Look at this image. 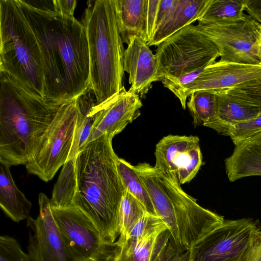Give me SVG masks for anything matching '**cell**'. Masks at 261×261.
I'll use <instances>...</instances> for the list:
<instances>
[{"label":"cell","mask_w":261,"mask_h":261,"mask_svg":"<svg viewBox=\"0 0 261 261\" xmlns=\"http://www.w3.org/2000/svg\"><path fill=\"white\" fill-rule=\"evenodd\" d=\"M0 72L44 97L41 56L18 0L0 1Z\"/></svg>","instance_id":"52a82bcc"},{"label":"cell","mask_w":261,"mask_h":261,"mask_svg":"<svg viewBox=\"0 0 261 261\" xmlns=\"http://www.w3.org/2000/svg\"><path fill=\"white\" fill-rule=\"evenodd\" d=\"M245 11L261 24V0H245Z\"/></svg>","instance_id":"e575fe53"},{"label":"cell","mask_w":261,"mask_h":261,"mask_svg":"<svg viewBox=\"0 0 261 261\" xmlns=\"http://www.w3.org/2000/svg\"><path fill=\"white\" fill-rule=\"evenodd\" d=\"M147 213L141 202L126 188L120 208L118 244L124 241L128 231Z\"/></svg>","instance_id":"83f0119b"},{"label":"cell","mask_w":261,"mask_h":261,"mask_svg":"<svg viewBox=\"0 0 261 261\" xmlns=\"http://www.w3.org/2000/svg\"><path fill=\"white\" fill-rule=\"evenodd\" d=\"M0 261H32L24 252L14 238L9 236L0 237Z\"/></svg>","instance_id":"1f68e13d"},{"label":"cell","mask_w":261,"mask_h":261,"mask_svg":"<svg viewBox=\"0 0 261 261\" xmlns=\"http://www.w3.org/2000/svg\"><path fill=\"white\" fill-rule=\"evenodd\" d=\"M53 9L55 11L73 16L74 11L77 5L75 0H53Z\"/></svg>","instance_id":"836d02e7"},{"label":"cell","mask_w":261,"mask_h":261,"mask_svg":"<svg viewBox=\"0 0 261 261\" xmlns=\"http://www.w3.org/2000/svg\"><path fill=\"white\" fill-rule=\"evenodd\" d=\"M0 72V162L26 165L38 152L62 105Z\"/></svg>","instance_id":"7a4b0ae2"},{"label":"cell","mask_w":261,"mask_h":261,"mask_svg":"<svg viewBox=\"0 0 261 261\" xmlns=\"http://www.w3.org/2000/svg\"><path fill=\"white\" fill-rule=\"evenodd\" d=\"M228 180L261 176V132L234 145L232 154L225 159Z\"/></svg>","instance_id":"ac0fdd59"},{"label":"cell","mask_w":261,"mask_h":261,"mask_svg":"<svg viewBox=\"0 0 261 261\" xmlns=\"http://www.w3.org/2000/svg\"><path fill=\"white\" fill-rule=\"evenodd\" d=\"M124 71L129 75L128 90L143 97L158 81V63L147 43L137 36L131 38L124 50Z\"/></svg>","instance_id":"2e32d148"},{"label":"cell","mask_w":261,"mask_h":261,"mask_svg":"<svg viewBox=\"0 0 261 261\" xmlns=\"http://www.w3.org/2000/svg\"><path fill=\"white\" fill-rule=\"evenodd\" d=\"M83 19L89 54V87L97 106L124 87V50L117 25L114 0L89 1Z\"/></svg>","instance_id":"5b68a950"},{"label":"cell","mask_w":261,"mask_h":261,"mask_svg":"<svg viewBox=\"0 0 261 261\" xmlns=\"http://www.w3.org/2000/svg\"><path fill=\"white\" fill-rule=\"evenodd\" d=\"M99 115L86 145L103 135L113 139L140 115V96L126 90L124 86L116 95L100 106Z\"/></svg>","instance_id":"5bb4252c"},{"label":"cell","mask_w":261,"mask_h":261,"mask_svg":"<svg viewBox=\"0 0 261 261\" xmlns=\"http://www.w3.org/2000/svg\"><path fill=\"white\" fill-rule=\"evenodd\" d=\"M212 0H176L174 6L155 31L150 46H158L182 28L198 21Z\"/></svg>","instance_id":"e0dca14e"},{"label":"cell","mask_w":261,"mask_h":261,"mask_svg":"<svg viewBox=\"0 0 261 261\" xmlns=\"http://www.w3.org/2000/svg\"><path fill=\"white\" fill-rule=\"evenodd\" d=\"M260 25L246 14L236 21L197 25L219 49L220 61L261 65Z\"/></svg>","instance_id":"8fae6325"},{"label":"cell","mask_w":261,"mask_h":261,"mask_svg":"<svg viewBox=\"0 0 261 261\" xmlns=\"http://www.w3.org/2000/svg\"><path fill=\"white\" fill-rule=\"evenodd\" d=\"M158 81L186 107V88L207 66L216 62L220 51L198 27L189 25L157 46Z\"/></svg>","instance_id":"8992f818"},{"label":"cell","mask_w":261,"mask_h":261,"mask_svg":"<svg viewBox=\"0 0 261 261\" xmlns=\"http://www.w3.org/2000/svg\"><path fill=\"white\" fill-rule=\"evenodd\" d=\"M39 213L36 219L30 217L27 225L29 233L28 254L32 261H79L62 237L54 217L50 200L40 193Z\"/></svg>","instance_id":"7c38bea8"},{"label":"cell","mask_w":261,"mask_h":261,"mask_svg":"<svg viewBox=\"0 0 261 261\" xmlns=\"http://www.w3.org/2000/svg\"><path fill=\"white\" fill-rule=\"evenodd\" d=\"M160 0H147V36L149 42L155 32Z\"/></svg>","instance_id":"d6a6232c"},{"label":"cell","mask_w":261,"mask_h":261,"mask_svg":"<svg viewBox=\"0 0 261 261\" xmlns=\"http://www.w3.org/2000/svg\"><path fill=\"white\" fill-rule=\"evenodd\" d=\"M77 116L75 99L60 107L45 134L37 153L25 165L29 173L41 180H50L68 159Z\"/></svg>","instance_id":"30bf717a"},{"label":"cell","mask_w":261,"mask_h":261,"mask_svg":"<svg viewBox=\"0 0 261 261\" xmlns=\"http://www.w3.org/2000/svg\"><path fill=\"white\" fill-rule=\"evenodd\" d=\"M260 132L261 115L251 120L228 125L218 133L229 137L235 145Z\"/></svg>","instance_id":"f546056e"},{"label":"cell","mask_w":261,"mask_h":261,"mask_svg":"<svg viewBox=\"0 0 261 261\" xmlns=\"http://www.w3.org/2000/svg\"><path fill=\"white\" fill-rule=\"evenodd\" d=\"M226 90L231 94L258 108L261 115V78Z\"/></svg>","instance_id":"4dcf8cb0"},{"label":"cell","mask_w":261,"mask_h":261,"mask_svg":"<svg viewBox=\"0 0 261 261\" xmlns=\"http://www.w3.org/2000/svg\"><path fill=\"white\" fill-rule=\"evenodd\" d=\"M245 0H212L202 17V23H226L242 19L246 14Z\"/></svg>","instance_id":"d4e9b609"},{"label":"cell","mask_w":261,"mask_h":261,"mask_svg":"<svg viewBox=\"0 0 261 261\" xmlns=\"http://www.w3.org/2000/svg\"><path fill=\"white\" fill-rule=\"evenodd\" d=\"M166 229H168V227L159 216L147 213L130 229L124 241L128 239H140Z\"/></svg>","instance_id":"f1b7e54d"},{"label":"cell","mask_w":261,"mask_h":261,"mask_svg":"<svg viewBox=\"0 0 261 261\" xmlns=\"http://www.w3.org/2000/svg\"><path fill=\"white\" fill-rule=\"evenodd\" d=\"M260 238L252 219L224 220L190 248L188 261H248Z\"/></svg>","instance_id":"ba28073f"},{"label":"cell","mask_w":261,"mask_h":261,"mask_svg":"<svg viewBox=\"0 0 261 261\" xmlns=\"http://www.w3.org/2000/svg\"><path fill=\"white\" fill-rule=\"evenodd\" d=\"M260 232H261V229H260Z\"/></svg>","instance_id":"ab89813d"},{"label":"cell","mask_w":261,"mask_h":261,"mask_svg":"<svg viewBox=\"0 0 261 261\" xmlns=\"http://www.w3.org/2000/svg\"><path fill=\"white\" fill-rule=\"evenodd\" d=\"M260 33H261V25H260Z\"/></svg>","instance_id":"74e56055"},{"label":"cell","mask_w":261,"mask_h":261,"mask_svg":"<svg viewBox=\"0 0 261 261\" xmlns=\"http://www.w3.org/2000/svg\"><path fill=\"white\" fill-rule=\"evenodd\" d=\"M171 238L166 229L138 240L127 239L117 243L120 249L115 261H160Z\"/></svg>","instance_id":"44dd1931"},{"label":"cell","mask_w":261,"mask_h":261,"mask_svg":"<svg viewBox=\"0 0 261 261\" xmlns=\"http://www.w3.org/2000/svg\"><path fill=\"white\" fill-rule=\"evenodd\" d=\"M216 105L215 91L199 90L191 94L187 106L195 127L203 126L214 117Z\"/></svg>","instance_id":"4316f807"},{"label":"cell","mask_w":261,"mask_h":261,"mask_svg":"<svg viewBox=\"0 0 261 261\" xmlns=\"http://www.w3.org/2000/svg\"><path fill=\"white\" fill-rule=\"evenodd\" d=\"M189 257V250L177 247L168 254L164 261H188Z\"/></svg>","instance_id":"d590c367"},{"label":"cell","mask_w":261,"mask_h":261,"mask_svg":"<svg viewBox=\"0 0 261 261\" xmlns=\"http://www.w3.org/2000/svg\"><path fill=\"white\" fill-rule=\"evenodd\" d=\"M9 168L1 164L0 206L10 219L19 222L30 217L32 203L16 186Z\"/></svg>","instance_id":"7402d4cb"},{"label":"cell","mask_w":261,"mask_h":261,"mask_svg":"<svg viewBox=\"0 0 261 261\" xmlns=\"http://www.w3.org/2000/svg\"><path fill=\"white\" fill-rule=\"evenodd\" d=\"M41 56L44 97L65 102L89 86L87 37L82 22L55 11L53 1L18 0Z\"/></svg>","instance_id":"6da1fadb"},{"label":"cell","mask_w":261,"mask_h":261,"mask_svg":"<svg viewBox=\"0 0 261 261\" xmlns=\"http://www.w3.org/2000/svg\"><path fill=\"white\" fill-rule=\"evenodd\" d=\"M118 31L127 45L134 36L147 43V0H114Z\"/></svg>","instance_id":"ffe728a7"},{"label":"cell","mask_w":261,"mask_h":261,"mask_svg":"<svg viewBox=\"0 0 261 261\" xmlns=\"http://www.w3.org/2000/svg\"><path fill=\"white\" fill-rule=\"evenodd\" d=\"M154 155V167L180 185L191 181L203 164L197 136H165L156 144Z\"/></svg>","instance_id":"4fadbf2b"},{"label":"cell","mask_w":261,"mask_h":261,"mask_svg":"<svg viewBox=\"0 0 261 261\" xmlns=\"http://www.w3.org/2000/svg\"><path fill=\"white\" fill-rule=\"evenodd\" d=\"M75 102L77 116L74 140L68 159L75 158L78 153L86 146L100 110L96 107L94 93L89 87L75 99Z\"/></svg>","instance_id":"603a6c76"},{"label":"cell","mask_w":261,"mask_h":261,"mask_svg":"<svg viewBox=\"0 0 261 261\" xmlns=\"http://www.w3.org/2000/svg\"><path fill=\"white\" fill-rule=\"evenodd\" d=\"M261 78V65L219 60L206 67L186 91L187 98L199 90L228 89L243 83Z\"/></svg>","instance_id":"9a60e30c"},{"label":"cell","mask_w":261,"mask_h":261,"mask_svg":"<svg viewBox=\"0 0 261 261\" xmlns=\"http://www.w3.org/2000/svg\"><path fill=\"white\" fill-rule=\"evenodd\" d=\"M249 261H261V238L254 246Z\"/></svg>","instance_id":"8d00e7d4"},{"label":"cell","mask_w":261,"mask_h":261,"mask_svg":"<svg viewBox=\"0 0 261 261\" xmlns=\"http://www.w3.org/2000/svg\"><path fill=\"white\" fill-rule=\"evenodd\" d=\"M250 256H251V255H250ZM249 259H250V258H249ZM248 261H249V260Z\"/></svg>","instance_id":"f35d334b"},{"label":"cell","mask_w":261,"mask_h":261,"mask_svg":"<svg viewBox=\"0 0 261 261\" xmlns=\"http://www.w3.org/2000/svg\"><path fill=\"white\" fill-rule=\"evenodd\" d=\"M75 158L67 160L63 165L50 199L51 206L64 208L73 206L77 188Z\"/></svg>","instance_id":"cb8c5ba5"},{"label":"cell","mask_w":261,"mask_h":261,"mask_svg":"<svg viewBox=\"0 0 261 261\" xmlns=\"http://www.w3.org/2000/svg\"><path fill=\"white\" fill-rule=\"evenodd\" d=\"M112 139L103 135L87 144L76 156L77 188L73 206L94 223L103 240L115 242L126 189L117 168Z\"/></svg>","instance_id":"3957f363"},{"label":"cell","mask_w":261,"mask_h":261,"mask_svg":"<svg viewBox=\"0 0 261 261\" xmlns=\"http://www.w3.org/2000/svg\"><path fill=\"white\" fill-rule=\"evenodd\" d=\"M59 229L79 261H115L120 247L105 242L92 220L74 206H51Z\"/></svg>","instance_id":"9c48e42d"},{"label":"cell","mask_w":261,"mask_h":261,"mask_svg":"<svg viewBox=\"0 0 261 261\" xmlns=\"http://www.w3.org/2000/svg\"><path fill=\"white\" fill-rule=\"evenodd\" d=\"M134 166L149 193L157 215L183 249L189 250L225 220L200 206L175 179L154 166L147 163Z\"/></svg>","instance_id":"277c9868"},{"label":"cell","mask_w":261,"mask_h":261,"mask_svg":"<svg viewBox=\"0 0 261 261\" xmlns=\"http://www.w3.org/2000/svg\"><path fill=\"white\" fill-rule=\"evenodd\" d=\"M215 115L203 126L217 133L228 125L251 120L260 115L258 108L231 94L226 90L215 91Z\"/></svg>","instance_id":"d6986e66"},{"label":"cell","mask_w":261,"mask_h":261,"mask_svg":"<svg viewBox=\"0 0 261 261\" xmlns=\"http://www.w3.org/2000/svg\"><path fill=\"white\" fill-rule=\"evenodd\" d=\"M117 168L125 188L141 202L148 213L158 216L149 193L134 165L124 159L118 158Z\"/></svg>","instance_id":"484cf974"}]
</instances>
